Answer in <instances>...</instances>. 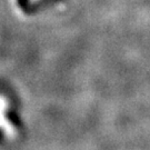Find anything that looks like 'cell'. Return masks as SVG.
<instances>
[{
	"label": "cell",
	"mask_w": 150,
	"mask_h": 150,
	"mask_svg": "<svg viewBox=\"0 0 150 150\" xmlns=\"http://www.w3.org/2000/svg\"><path fill=\"white\" fill-rule=\"evenodd\" d=\"M21 131V125L18 120L11 98L0 92V145H7L18 140Z\"/></svg>",
	"instance_id": "1"
}]
</instances>
